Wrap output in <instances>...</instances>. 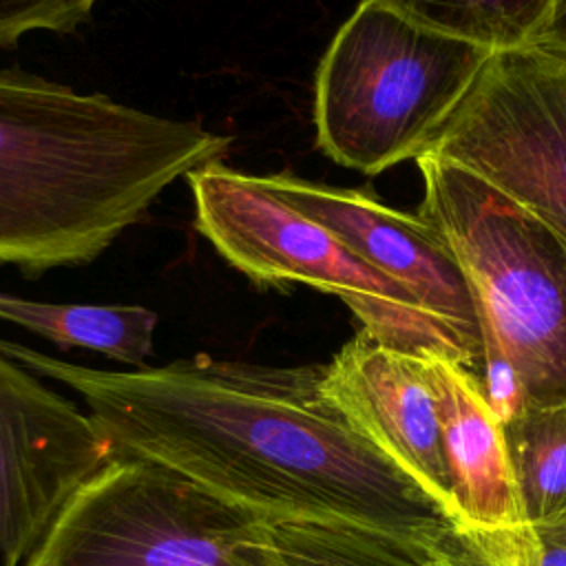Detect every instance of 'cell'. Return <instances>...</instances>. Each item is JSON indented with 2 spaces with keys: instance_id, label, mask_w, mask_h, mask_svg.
<instances>
[{
  "instance_id": "obj_10",
  "label": "cell",
  "mask_w": 566,
  "mask_h": 566,
  "mask_svg": "<svg viewBox=\"0 0 566 566\" xmlns=\"http://www.w3.org/2000/svg\"><path fill=\"white\" fill-rule=\"evenodd\" d=\"M424 363L460 526L486 566H537V535L522 513L504 427L486 405L480 376L442 356Z\"/></svg>"
},
{
  "instance_id": "obj_2",
  "label": "cell",
  "mask_w": 566,
  "mask_h": 566,
  "mask_svg": "<svg viewBox=\"0 0 566 566\" xmlns=\"http://www.w3.org/2000/svg\"><path fill=\"white\" fill-rule=\"evenodd\" d=\"M230 144L190 119L0 71V265L35 276L97 259Z\"/></svg>"
},
{
  "instance_id": "obj_11",
  "label": "cell",
  "mask_w": 566,
  "mask_h": 566,
  "mask_svg": "<svg viewBox=\"0 0 566 566\" xmlns=\"http://www.w3.org/2000/svg\"><path fill=\"white\" fill-rule=\"evenodd\" d=\"M321 387L363 438L391 458L458 520L438 402L424 356L391 349L358 329L323 365Z\"/></svg>"
},
{
  "instance_id": "obj_5",
  "label": "cell",
  "mask_w": 566,
  "mask_h": 566,
  "mask_svg": "<svg viewBox=\"0 0 566 566\" xmlns=\"http://www.w3.org/2000/svg\"><path fill=\"white\" fill-rule=\"evenodd\" d=\"M186 181L195 199L197 230L254 283L279 290L303 283L334 294L380 345L413 356H442L471 369L451 332L402 285L268 190L256 175L217 159L188 172Z\"/></svg>"
},
{
  "instance_id": "obj_3",
  "label": "cell",
  "mask_w": 566,
  "mask_h": 566,
  "mask_svg": "<svg viewBox=\"0 0 566 566\" xmlns=\"http://www.w3.org/2000/svg\"><path fill=\"white\" fill-rule=\"evenodd\" d=\"M418 214L471 281L484 356L506 360L526 407L566 402V237L460 166L420 155Z\"/></svg>"
},
{
  "instance_id": "obj_13",
  "label": "cell",
  "mask_w": 566,
  "mask_h": 566,
  "mask_svg": "<svg viewBox=\"0 0 566 566\" xmlns=\"http://www.w3.org/2000/svg\"><path fill=\"white\" fill-rule=\"evenodd\" d=\"M281 566H478L460 555L343 520H279Z\"/></svg>"
},
{
  "instance_id": "obj_14",
  "label": "cell",
  "mask_w": 566,
  "mask_h": 566,
  "mask_svg": "<svg viewBox=\"0 0 566 566\" xmlns=\"http://www.w3.org/2000/svg\"><path fill=\"white\" fill-rule=\"evenodd\" d=\"M504 438L528 526H566V402L526 407Z\"/></svg>"
},
{
  "instance_id": "obj_17",
  "label": "cell",
  "mask_w": 566,
  "mask_h": 566,
  "mask_svg": "<svg viewBox=\"0 0 566 566\" xmlns=\"http://www.w3.org/2000/svg\"><path fill=\"white\" fill-rule=\"evenodd\" d=\"M528 44L551 57L566 62V0H553L544 22Z\"/></svg>"
},
{
  "instance_id": "obj_6",
  "label": "cell",
  "mask_w": 566,
  "mask_h": 566,
  "mask_svg": "<svg viewBox=\"0 0 566 566\" xmlns=\"http://www.w3.org/2000/svg\"><path fill=\"white\" fill-rule=\"evenodd\" d=\"M20 566H281L272 522L139 458L84 482Z\"/></svg>"
},
{
  "instance_id": "obj_12",
  "label": "cell",
  "mask_w": 566,
  "mask_h": 566,
  "mask_svg": "<svg viewBox=\"0 0 566 566\" xmlns=\"http://www.w3.org/2000/svg\"><path fill=\"white\" fill-rule=\"evenodd\" d=\"M0 321L20 325L62 349L80 347L124 365L146 367L157 314L144 305L46 303L0 292Z\"/></svg>"
},
{
  "instance_id": "obj_9",
  "label": "cell",
  "mask_w": 566,
  "mask_h": 566,
  "mask_svg": "<svg viewBox=\"0 0 566 566\" xmlns=\"http://www.w3.org/2000/svg\"><path fill=\"white\" fill-rule=\"evenodd\" d=\"M261 184L336 234L371 268L402 285L464 349L480 376L484 338L467 270L449 241L424 217L385 206L365 190L310 181L292 172L259 177Z\"/></svg>"
},
{
  "instance_id": "obj_1",
  "label": "cell",
  "mask_w": 566,
  "mask_h": 566,
  "mask_svg": "<svg viewBox=\"0 0 566 566\" xmlns=\"http://www.w3.org/2000/svg\"><path fill=\"white\" fill-rule=\"evenodd\" d=\"M84 400L119 458L157 462L270 522L343 520L486 566L458 520L323 394V365L195 356L108 371L2 340Z\"/></svg>"
},
{
  "instance_id": "obj_18",
  "label": "cell",
  "mask_w": 566,
  "mask_h": 566,
  "mask_svg": "<svg viewBox=\"0 0 566 566\" xmlns=\"http://www.w3.org/2000/svg\"><path fill=\"white\" fill-rule=\"evenodd\" d=\"M537 566H566V526H548L537 531Z\"/></svg>"
},
{
  "instance_id": "obj_7",
  "label": "cell",
  "mask_w": 566,
  "mask_h": 566,
  "mask_svg": "<svg viewBox=\"0 0 566 566\" xmlns=\"http://www.w3.org/2000/svg\"><path fill=\"white\" fill-rule=\"evenodd\" d=\"M422 155L447 159L566 237V62L493 51Z\"/></svg>"
},
{
  "instance_id": "obj_16",
  "label": "cell",
  "mask_w": 566,
  "mask_h": 566,
  "mask_svg": "<svg viewBox=\"0 0 566 566\" xmlns=\"http://www.w3.org/2000/svg\"><path fill=\"white\" fill-rule=\"evenodd\" d=\"M97 0H0V49L35 31L69 33L88 20Z\"/></svg>"
},
{
  "instance_id": "obj_15",
  "label": "cell",
  "mask_w": 566,
  "mask_h": 566,
  "mask_svg": "<svg viewBox=\"0 0 566 566\" xmlns=\"http://www.w3.org/2000/svg\"><path fill=\"white\" fill-rule=\"evenodd\" d=\"M447 35L486 46L515 49L531 42L553 0H376Z\"/></svg>"
},
{
  "instance_id": "obj_8",
  "label": "cell",
  "mask_w": 566,
  "mask_h": 566,
  "mask_svg": "<svg viewBox=\"0 0 566 566\" xmlns=\"http://www.w3.org/2000/svg\"><path fill=\"white\" fill-rule=\"evenodd\" d=\"M115 444L88 411L0 352V555L20 566Z\"/></svg>"
},
{
  "instance_id": "obj_4",
  "label": "cell",
  "mask_w": 566,
  "mask_h": 566,
  "mask_svg": "<svg viewBox=\"0 0 566 566\" xmlns=\"http://www.w3.org/2000/svg\"><path fill=\"white\" fill-rule=\"evenodd\" d=\"M493 51L360 0L327 46L314 86L321 150L363 175L418 159Z\"/></svg>"
}]
</instances>
